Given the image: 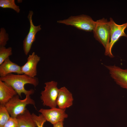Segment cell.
I'll return each instance as SVG.
<instances>
[{
    "label": "cell",
    "mask_w": 127,
    "mask_h": 127,
    "mask_svg": "<svg viewBox=\"0 0 127 127\" xmlns=\"http://www.w3.org/2000/svg\"><path fill=\"white\" fill-rule=\"evenodd\" d=\"M0 80L11 86L21 98L22 97V93H24L26 95L29 93L32 94L34 92L33 89L29 90H26L24 87L25 84H30L36 87L39 83L37 78H32L25 74H9L4 76L0 77Z\"/></svg>",
    "instance_id": "cell-1"
},
{
    "label": "cell",
    "mask_w": 127,
    "mask_h": 127,
    "mask_svg": "<svg viewBox=\"0 0 127 127\" xmlns=\"http://www.w3.org/2000/svg\"><path fill=\"white\" fill-rule=\"evenodd\" d=\"M92 31L95 38L104 47L105 55L112 58L109 50L110 41L109 21L104 18L97 20Z\"/></svg>",
    "instance_id": "cell-2"
},
{
    "label": "cell",
    "mask_w": 127,
    "mask_h": 127,
    "mask_svg": "<svg viewBox=\"0 0 127 127\" xmlns=\"http://www.w3.org/2000/svg\"><path fill=\"white\" fill-rule=\"evenodd\" d=\"M29 93L26 95V98L23 100L19 98L18 94L14 96L5 105L11 117L16 118L18 115L23 114L26 109V106L28 104L33 105L36 108L34 101L31 98Z\"/></svg>",
    "instance_id": "cell-3"
},
{
    "label": "cell",
    "mask_w": 127,
    "mask_h": 127,
    "mask_svg": "<svg viewBox=\"0 0 127 127\" xmlns=\"http://www.w3.org/2000/svg\"><path fill=\"white\" fill-rule=\"evenodd\" d=\"M57 22L75 27L80 30L87 32L93 31L95 24V21L90 16L82 14L71 16L68 18L58 20Z\"/></svg>",
    "instance_id": "cell-4"
},
{
    "label": "cell",
    "mask_w": 127,
    "mask_h": 127,
    "mask_svg": "<svg viewBox=\"0 0 127 127\" xmlns=\"http://www.w3.org/2000/svg\"><path fill=\"white\" fill-rule=\"evenodd\" d=\"M44 84V89L41 93L40 99L43 105L51 108L56 107V101L59 89L57 86V83L52 81L46 82Z\"/></svg>",
    "instance_id": "cell-5"
},
{
    "label": "cell",
    "mask_w": 127,
    "mask_h": 127,
    "mask_svg": "<svg viewBox=\"0 0 127 127\" xmlns=\"http://www.w3.org/2000/svg\"><path fill=\"white\" fill-rule=\"evenodd\" d=\"M109 21L110 27V41L109 50L112 58L114 56L112 53V48L115 44L120 37L122 36L127 37L124 31L127 28V22L121 25L117 24L111 17Z\"/></svg>",
    "instance_id": "cell-6"
},
{
    "label": "cell",
    "mask_w": 127,
    "mask_h": 127,
    "mask_svg": "<svg viewBox=\"0 0 127 127\" xmlns=\"http://www.w3.org/2000/svg\"><path fill=\"white\" fill-rule=\"evenodd\" d=\"M33 13L32 11H30L27 16L30 23V28L29 32L23 41V46L24 53L26 55L28 54L33 43L35 40L36 33L41 29V25L35 26L33 24L32 18Z\"/></svg>",
    "instance_id": "cell-7"
},
{
    "label": "cell",
    "mask_w": 127,
    "mask_h": 127,
    "mask_svg": "<svg viewBox=\"0 0 127 127\" xmlns=\"http://www.w3.org/2000/svg\"><path fill=\"white\" fill-rule=\"evenodd\" d=\"M65 109L56 107L49 109L43 108L39 111L41 113L47 121L54 124L61 121H64L65 118L68 117L65 112Z\"/></svg>",
    "instance_id": "cell-8"
},
{
    "label": "cell",
    "mask_w": 127,
    "mask_h": 127,
    "mask_svg": "<svg viewBox=\"0 0 127 127\" xmlns=\"http://www.w3.org/2000/svg\"><path fill=\"white\" fill-rule=\"evenodd\" d=\"M105 66L116 84L127 90V69H123L115 65Z\"/></svg>",
    "instance_id": "cell-9"
},
{
    "label": "cell",
    "mask_w": 127,
    "mask_h": 127,
    "mask_svg": "<svg viewBox=\"0 0 127 127\" xmlns=\"http://www.w3.org/2000/svg\"><path fill=\"white\" fill-rule=\"evenodd\" d=\"M40 58L34 52L29 55L26 62L21 66V71L32 78L35 77L37 75V65L40 60Z\"/></svg>",
    "instance_id": "cell-10"
},
{
    "label": "cell",
    "mask_w": 127,
    "mask_h": 127,
    "mask_svg": "<svg viewBox=\"0 0 127 127\" xmlns=\"http://www.w3.org/2000/svg\"><path fill=\"white\" fill-rule=\"evenodd\" d=\"M73 100L72 93L65 87H64L59 89L56 101L58 108L66 109L72 105Z\"/></svg>",
    "instance_id": "cell-11"
},
{
    "label": "cell",
    "mask_w": 127,
    "mask_h": 127,
    "mask_svg": "<svg viewBox=\"0 0 127 127\" xmlns=\"http://www.w3.org/2000/svg\"><path fill=\"white\" fill-rule=\"evenodd\" d=\"M17 94L11 86L0 80V104L5 106L14 96Z\"/></svg>",
    "instance_id": "cell-12"
},
{
    "label": "cell",
    "mask_w": 127,
    "mask_h": 127,
    "mask_svg": "<svg viewBox=\"0 0 127 127\" xmlns=\"http://www.w3.org/2000/svg\"><path fill=\"white\" fill-rule=\"evenodd\" d=\"M12 73L23 74L21 71V66L12 62L9 57L0 65V76L4 77Z\"/></svg>",
    "instance_id": "cell-13"
},
{
    "label": "cell",
    "mask_w": 127,
    "mask_h": 127,
    "mask_svg": "<svg viewBox=\"0 0 127 127\" xmlns=\"http://www.w3.org/2000/svg\"><path fill=\"white\" fill-rule=\"evenodd\" d=\"M19 127H36V124L33 118L32 114L26 108L23 114L16 117Z\"/></svg>",
    "instance_id": "cell-14"
},
{
    "label": "cell",
    "mask_w": 127,
    "mask_h": 127,
    "mask_svg": "<svg viewBox=\"0 0 127 127\" xmlns=\"http://www.w3.org/2000/svg\"><path fill=\"white\" fill-rule=\"evenodd\" d=\"M10 117L5 106L0 105V127H3Z\"/></svg>",
    "instance_id": "cell-15"
},
{
    "label": "cell",
    "mask_w": 127,
    "mask_h": 127,
    "mask_svg": "<svg viewBox=\"0 0 127 127\" xmlns=\"http://www.w3.org/2000/svg\"><path fill=\"white\" fill-rule=\"evenodd\" d=\"M0 7L12 9L18 13L20 12V10L19 7L16 4L14 0H0Z\"/></svg>",
    "instance_id": "cell-16"
},
{
    "label": "cell",
    "mask_w": 127,
    "mask_h": 127,
    "mask_svg": "<svg viewBox=\"0 0 127 127\" xmlns=\"http://www.w3.org/2000/svg\"><path fill=\"white\" fill-rule=\"evenodd\" d=\"M12 54V48L10 47H0V65Z\"/></svg>",
    "instance_id": "cell-17"
},
{
    "label": "cell",
    "mask_w": 127,
    "mask_h": 127,
    "mask_svg": "<svg viewBox=\"0 0 127 127\" xmlns=\"http://www.w3.org/2000/svg\"><path fill=\"white\" fill-rule=\"evenodd\" d=\"M9 39L8 35L5 29L1 28L0 31V47H5Z\"/></svg>",
    "instance_id": "cell-18"
},
{
    "label": "cell",
    "mask_w": 127,
    "mask_h": 127,
    "mask_svg": "<svg viewBox=\"0 0 127 127\" xmlns=\"http://www.w3.org/2000/svg\"><path fill=\"white\" fill-rule=\"evenodd\" d=\"M33 119L35 121L37 127H43L44 123L46 121L43 115L41 114L39 116L34 113L32 114Z\"/></svg>",
    "instance_id": "cell-19"
},
{
    "label": "cell",
    "mask_w": 127,
    "mask_h": 127,
    "mask_svg": "<svg viewBox=\"0 0 127 127\" xmlns=\"http://www.w3.org/2000/svg\"><path fill=\"white\" fill-rule=\"evenodd\" d=\"M3 127H19L18 123L16 118L11 117Z\"/></svg>",
    "instance_id": "cell-20"
},
{
    "label": "cell",
    "mask_w": 127,
    "mask_h": 127,
    "mask_svg": "<svg viewBox=\"0 0 127 127\" xmlns=\"http://www.w3.org/2000/svg\"><path fill=\"white\" fill-rule=\"evenodd\" d=\"M63 121L58 122L53 125V127H64Z\"/></svg>",
    "instance_id": "cell-21"
}]
</instances>
